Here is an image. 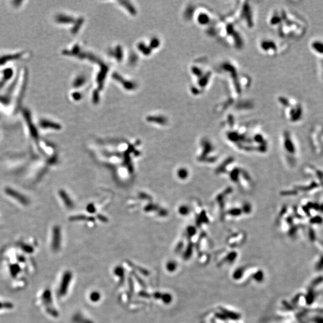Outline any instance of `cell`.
Masks as SVG:
<instances>
[{
  "label": "cell",
  "mask_w": 323,
  "mask_h": 323,
  "mask_svg": "<svg viewBox=\"0 0 323 323\" xmlns=\"http://www.w3.org/2000/svg\"><path fill=\"white\" fill-rule=\"evenodd\" d=\"M268 21L270 27L283 38L297 39L302 37L306 29V22L302 19L283 9L273 11Z\"/></svg>",
  "instance_id": "cell-1"
},
{
  "label": "cell",
  "mask_w": 323,
  "mask_h": 323,
  "mask_svg": "<svg viewBox=\"0 0 323 323\" xmlns=\"http://www.w3.org/2000/svg\"><path fill=\"white\" fill-rule=\"evenodd\" d=\"M238 23L232 15L226 16L219 19L214 28V34H217L222 41L238 50L243 47L245 41L238 28Z\"/></svg>",
  "instance_id": "cell-2"
},
{
  "label": "cell",
  "mask_w": 323,
  "mask_h": 323,
  "mask_svg": "<svg viewBox=\"0 0 323 323\" xmlns=\"http://www.w3.org/2000/svg\"><path fill=\"white\" fill-rule=\"evenodd\" d=\"M218 68L219 71L223 76L226 77L230 90L235 95H241L249 87L250 79L247 78L248 76L233 62L223 61L219 64Z\"/></svg>",
  "instance_id": "cell-3"
},
{
  "label": "cell",
  "mask_w": 323,
  "mask_h": 323,
  "mask_svg": "<svg viewBox=\"0 0 323 323\" xmlns=\"http://www.w3.org/2000/svg\"><path fill=\"white\" fill-rule=\"evenodd\" d=\"M204 62L196 60L190 67L191 76L192 94L202 95L211 85L212 77V71L210 67Z\"/></svg>",
  "instance_id": "cell-4"
},
{
  "label": "cell",
  "mask_w": 323,
  "mask_h": 323,
  "mask_svg": "<svg viewBox=\"0 0 323 323\" xmlns=\"http://www.w3.org/2000/svg\"><path fill=\"white\" fill-rule=\"evenodd\" d=\"M280 107L287 119L296 121L303 117L304 108L302 103L297 99L288 96H281L277 99Z\"/></svg>",
  "instance_id": "cell-5"
},
{
  "label": "cell",
  "mask_w": 323,
  "mask_h": 323,
  "mask_svg": "<svg viewBox=\"0 0 323 323\" xmlns=\"http://www.w3.org/2000/svg\"><path fill=\"white\" fill-rule=\"evenodd\" d=\"M242 3L236 5L233 17L238 23H240L247 28H252L255 25L254 9L250 3Z\"/></svg>",
  "instance_id": "cell-6"
},
{
  "label": "cell",
  "mask_w": 323,
  "mask_h": 323,
  "mask_svg": "<svg viewBox=\"0 0 323 323\" xmlns=\"http://www.w3.org/2000/svg\"><path fill=\"white\" fill-rule=\"evenodd\" d=\"M283 43L276 38L264 37L258 43V48L264 55L275 56L281 54L286 48Z\"/></svg>",
  "instance_id": "cell-7"
},
{
  "label": "cell",
  "mask_w": 323,
  "mask_h": 323,
  "mask_svg": "<svg viewBox=\"0 0 323 323\" xmlns=\"http://www.w3.org/2000/svg\"><path fill=\"white\" fill-rule=\"evenodd\" d=\"M25 52H17L14 53H7L0 55V67H3L10 62L18 61L26 56Z\"/></svg>",
  "instance_id": "cell-8"
},
{
  "label": "cell",
  "mask_w": 323,
  "mask_h": 323,
  "mask_svg": "<svg viewBox=\"0 0 323 323\" xmlns=\"http://www.w3.org/2000/svg\"><path fill=\"white\" fill-rule=\"evenodd\" d=\"M309 47L312 52L323 59V40L313 39L309 43Z\"/></svg>",
  "instance_id": "cell-9"
},
{
  "label": "cell",
  "mask_w": 323,
  "mask_h": 323,
  "mask_svg": "<svg viewBox=\"0 0 323 323\" xmlns=\"http://www.w3.org/2000/svg\"><path fill=\"white\" fill-rule=\"evenodd\" d=\"M14 76V72L12 68H6L1 71V77L0 79V89L3 88Z\"/></svg>",
  "instance_id": "cell-10"
},
{
  "label": "cell",
  "mask_w": 323,
  "mask_h": 323,
  "mask_svg": "<svg viewBox=\"0 0 323 323\" xmlns=\"http://www.w3.org/2000/svg\"><path fill=\"white\" fill-rule=\"evenodd\" d=\"M71 279H72V274H71V273L69 271L65 272V274H64V275L63 277L62 283H61V287H60V292L59 293L61 295H64V294L67 293V292L68 290V288L69 285L70 284Z\"/></svg>",
  "instance_id": "cell-11"
},
{
  "label": "cell",
  "mask_w": 323,
  "mask_h": 323,
  "mask_svg": "<svg viewBox=\"0 0 323 323\" xmlns=\"http://www.w3.org/2000/svg\"><path fill=\"white\" fill-rule=\"evenodd\" d=\"M73 320L75 323H93L90 320L85 318L82 315L79 313H77L76 315H74Z\"/></svg>",
  "instance_id": "cell-12"
},
{
  "label": "cell",
  "mask_w": 323,
  "mask_h": 323,
  "mask_svg": "<svg viewBox=\"0 0 323 323\" xmlns=\"http://www.w3.org/2000/svg\"><path fill=\"white\" fill-rule=\"evenodd\" d=\"M89 299L92 302H97L101 299V294L98 292H92L89 295Z\"/></svg>",
  "instance_id": "cell-13"
},
{
  "label": "cell",
  "mask_w": 323,
  "mask_h": 323,
  "mask_svg": "<svg viewBox=\"0 0 323 323\" xmlns=\"http://www.w3.org/2000/svg\"><path fill=\"white\" fill-rule=\"evenodd\" d=\"M114 274L116 275L117 276H118L119 277H120L122 279H123L124 277V274H125V273H124V269H123L122 267L121 266H117L114 269Z\"/></svg>",
  "instance_id": "cell-14"
},
{
  "label": "cell",
  "mask_w": 323,
  "mask_h": 323,
  "mask_svg": "<svg viewBox=\"0 0 323 323\" xmlns=\"http://www.w3.org/2000/svg\"><path fill=\"white\" fill-rule=\"evenodd\" d=\"M321 64H320V68H321V76L323 77V59H322L321 62Z\"/></svg>",
  "instance_id": "cell-15"
}]
</instances>
